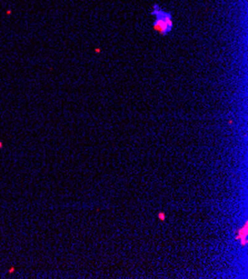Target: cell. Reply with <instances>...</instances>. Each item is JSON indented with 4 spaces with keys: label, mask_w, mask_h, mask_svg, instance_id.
I'll use <instances>...</instances> for the list:
<instances>
[{
    "label": "cell",
    "mask_w": 248,
    "mask_h": 279,
    "mask_svg": "<svg viewBox=\"0 0 248 279\" xmlns=\"http://www.w3.org/2000/svg\"><path fill=\"white\" fill-rule=\"evenodd\" d=\"M151 14L155 16V21H153V30H156L160 35H167L168 32L173 29V16L170 12L162 10L158 7L155 6Z\"/></svg>",
    "instance_id": "cell-1"
},
{
    "label": "cell",
    "mask_w": 248,
    "mask_h": 279,
    "mask_svg": "<svg viewBox=\"0 0 248 279\" xmlns=\"http://www.w3.org/2000/svg\"><path fill=\"white\" fill-rule=\"evenodd\" d=\"M247 226L248 225H247V221H246L244 227L240 228V229H238L237 235H236V240L238 241L240 245H242V246H246V245H247Z\"/></svg>",
    "instance_id": "cell-2"
},
{
    "label": "cell",
    "mask_w": 248,
    "mask_h": 279,
    "mask_svg": "<svg viewBox=\"0 0 248 279\" xmlns=\"http://www.w3.org/2000/svg\"><path fill=\"white\" fill-rule=\"evenodd\" d=\"M159 219H162V220H165V213H159Z\"/></svg>",
    "instance_id": "cell-3"
}]
</instances>
